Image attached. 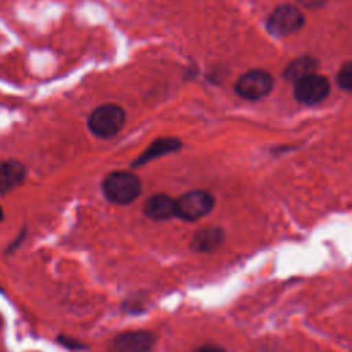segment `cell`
<instances>
[{
  "mask_svg": "<svg viewBox=\"0 0 352 352\" xmlns=\"http://www.w3.org/2000/svg\"><path fill=\"white\" fill-rule=\"evenodd\" d=\"M337 82L341 88L352 91V60L342 65L337 74Z\"/></svg>",
  "mask_w": 352,
  "mask_h": 352,
  "instance_id": "13",
  "label": "cell"
},
{
  "mask_svg": "<svg viewBox=\"0 0 352 352\" xmlns=\"http://www.w3.org/2000/svg\"><path fill=\"white\" fill-rule=\"evenodd\" d=\"M26 177L25 166L18 161H7L0 165V194H7L19 187Z\"/></svg>",
  "mask_w": 352,
  "mask_h": 352,
  "instance_id": "9",
  "label": "cell"
},
{
  "mask_svg": "<svg viewBox=\"0 0 352 352\" xmlns=\"http://www.w3.org/2000/svg\"><path fill=\"white\" fill-rule=\"evenodd\" d=\"M272 77L265 70H252L239 77L235 84V91L239 96L256 100L267 96L272 89Z\"/></svg>",
  "mask_w": 352,
  "mask_h": 352,
  "instance_id": "5",
  "label": "cell"
},
{
  "mask_svg": "<svg viewBox=\"0 0 352 352\" xmlns=\"http://www.w3.org/2000/svg\"><path fill=\"white\" fill-rule=\"evenodd\" d=\"M301 6L308 7V8H314V7H320L326 0H297Z\"/></svg>",
  "mask_w": 352,
  "mask_h": 352,
  "instance_id": "15",
  "label": "cell"
},
{
  "mask_svg": "<svg viewBox=\"0 0 352 352\" xmlns=\"http://www.w3.org/2000/svg\"><path fill=\"white\" fill-rule=\"evenodd\" d=\"M316 60L309 56L297 58L293 62H290L285 70V77L292 81L293 84L309 74L316 73Z\"/></svg>",
  "mask_w": 352,
  "mask_h": 352,
  "instance_id": "12",
  "label": "cell"
},
{
  "mask_svg": "<svg viewBox=\"0 0 352 352\" xmlns=\"http://www.w3.org/2000/svg\"><path fill=\"white\" fill-rule=\"evenodd\" d=\"M58 342L62 344L63 346L69 348V349H81V348H84V345L80 344L77 340H73V338H69V337H65V336H59Z\"/></svg>",
  "mask_w": 352,
  "mask_h": 352,
  "instance_id": "14",
  "label": "cell"
},
{
  "mask_svg": "<svg viewBox=\"0 0 352 352\" xmlns=\"http://www.w3.org/2000/svg\"><path fill=\"white\" fill-rule=\"evenodd\" d=\"M223 241V232L216 227H206L199 230L191 239V248L198 252H212Z\"/></svg>",
  "mask_w": 352,
  "mask_h": 352,
  "instance_id": "10",
  "label": "cell"
},
{
  "mask_svg": "<svg viewBox=\"0 0 352 352\" xmlns=\"http://www.w3.org/2000/svg\"><path fill=\"white\" fill-rule=\"evenodd\" d=\"M144 214L153 220H168L176 216L175 199L166 194H155L146 201Z\"/></svg>",
  "mask_w": 352,
  "mask_h": 352,
  "instance_id": "8",
  "label": "cell"
},
{
  "mask_svg": "<svg viewBox=\"0 0 352 352\" xmlns=\"http://www.w3.org/2000/svg\"><path fill=\"white\" fill-rule=\"evenodd\" d=\"M213 202V197L208 191H188L175 199L176 216L187 221L201 219L212 210Z\"/></svg>",
  "mask_w": 352,
  "mask_h": 352,
  "instance_id": "3",
  "label": "cell"
},
{
  "mask_svg": "<svg viewBox=\"0 0 352 352\" xmlns=\"http://www.w3.org/2000/svg\"><path fill=\"white\" fill-rule=\"evenodd\" d=\"M180 147V142L173 139V138H164V139H158L154 143H151L147 150L135 161L133 166H139L143 165L157 157H161L164 154L172 153L175 150H177Z\"/></svg>",
  "mask_w": 352,
  "mask_h": 352,
  "instance_id": "11",
  "label": "cell"
},
{
  "mask_svg": "<svg viewBox=\"0 0 352 352\" xmlns=\"http://www.w3.org/2000/svg\"><path fill=\"white\" fill-rule=\"evenodd\" d=\"M304 25V16L301 11L294 6H279L272 11L268 18L267 28L274 36H289Z\"/></svg>",
  "mask_w": 352,
  "mask_h": 352,
  "instance_id": "4",
  "label": "cell"
},
{
  "mask_svg": "<svg viewBox=\"0 0 352 352\" xmlns=\"http://www.w3.org/2000/svg\"><path fill=\"white\" fill-rule=\"evenodd\" d=\"M195 352H226V351L217 345H204L198 348Z\"/></svg>",
  "mask_w": 352,
  "mask_h": 352,
  "instance_id": "16",
  "label": "cell"
},
{
  "mask_svg": "<svg viewBox=\"0 0 352 352\" xmlns=\"http://www.w3.org/2000/svg\"><path fill=\"white\" fill-rule=\"evenodd\" d=\"M154 344V336L150 331H125L118 334L113 342L111 348L114 352H150Z\"/></svg>",
  "mask_w": 352,
  "mask_h": 352,
  "instance_id": "7",
  "label": "cell"
},
{
  "mask_svg": "<svg viewBox=\"0 0 352 352\" xmlns=\"http://www.w3.org/2000/svg\"><path fill=\"white\" fill-rule=\"evenodd\" d=\"M102 191L107 201L117 205H126L140 195L142 183L132 172L116 170L104 177Z\"/></svg>",
  "mask_w": 352,
  "mask_h": 352,
  "instance_id": "1",
  "label": "cell"
},
{
  "mask_svg": "<svg viewBox=\"0 0 352 352\" xmlns=\"http://www.w3.org/2000/svg\"><path fill=\"white\" fill-rule=\"evenodd\" d=\"M125 124V111L113 103L96 107L88 117V129L100 139L114 138Z\"/></svg>",
  "mask_w": 352,
  "mask_h": 352,
  "instance_id": "2",
  "label": "cell"
},
{
  "mask_svg": "<svg viewBox=\"0 0 352 352\" xmlns=\"http://www.w3.org/2000/svg\"><path fill=\"white\" fill-rule=\"evenodd\" d=\"M330 92V82L320 74H309L294 82V96L304 104H316L326 99Z\"/></svg>",
  "mask_w": 352,
  "mask_h": 352,
  "instance_id": "6",
  "label": "cell"
},
{
  "mask_svg": "<svg viewBox=\"0 0 352 352\" xmlns=\"http://www.w3.org/2000/svg\"><path fill=\"white\" fill-rule=\"evenodd\" d=\"M3 220V209H1V206H0V221Z\"/></svg>",
  "mask_w": 352,
  "mask_h": 352,
  "instance_id": "17",
  "label": "cell"
}]
</instances>
